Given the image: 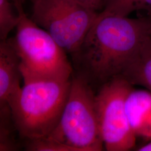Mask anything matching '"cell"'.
<instances>
[{
	"mask_svg": "<svg viewBox=\"0 0 151 151\" xmlns=\"http://www.w3.org/2000/svg\"><path fill=\"white\" fill-rule=\"evenodd\" d=\"M20 20L18 12L15 14L10 0H0V39L5 40L10 32L17 27Z\"/></svg>",
	"mask_w": 151,
	"mask_h": 151,
	"instance_id": "12",
	"label": "cell"
},
{
	"mask_svg": "<svg viewBox=\"0 0 151 151\" xmlns=\"http://www.w3.org/2000/svg\"><path fill=\"white\" fill-rule=\"evenodd\" d=\"M138 151H151V140L148 143L141 146L137 150Z\"/></svg>",
	"mask_w": 151,
	"mask_h": 151,
	"instance_id": "15",
	"label": "cell"
},
{
	"mask_svg": "<svg viewBox=\"0 0 151 151\" xmlns=\"http://www.w3.org/2000/svg\"><path fill=\"white\" fill-rule=\"evenodd\" d=\"M67 81L24 82L10 103L17 133L25 140L47 137L55 128L69 94Z\"/></svg>",
	"mask_w": 151,
	"mask_h": 151,
	"instance_id": "2",
	"label": "cell"
},
{
	"mask_svg": "<svg viewBox=\"0 0 151 151\" xmlns=\"http://www.w3.org/2000/svg\"><path fill=\"white\" fill-rule=\"evenodd\" d=\"M133 86L119 76L103 84L95 93L100 134L106 151H130L135 146L137 137L125 109L126 99Z\"/></svg>",
	"mask_w": 151,
	"mask_h": 151,
	"instance_id": "6",
	"label": "cell"
},
{
	"mask_svg": "<svg viewBox=\"0 0 151 151\" xmlns=\"http://www.w3.org/2000/svg\"><path fill=\"white\" fill-rule=\"evenodd\" d=\"M30 17L67 53L80 47L99 14L75 0H34Z\"/></svg>",
	"mask_w": 151,
	"mask_h": 151,
	"instance_id": "5",
	"label": "cell"
},
{
	"mask_svg": "<svg viewBox=\"0 0 151 151\" xmlns=\"http://www.w3.org/2000/svg\"><path fill=\"white\" fill-rule=\"evenodd\" d=\"M150 36L146 16L131 19L99 14L80 47L70 54L75 72L98 89L121 76Z\"/></svg>",
	"mask_w": 151,
	"mask_h": 151,
	"instance_id": "1",
	"label": "cell"
},
{
	"mask_svg": "<svg viewBox=\"0 0 151 151\" xmlns=\"http://www.w3.org/2000/svg\"><path fill=\"white\" fill-rule=\"evenodd\" d=\"M25 148L30 151H77L72 147L47 138L26 140Z\"/></svg>",
	"mask_w": 151,
	"mask_h": 151,
	"instance_id": "13",
	"label": "cell"
},
{
	"mask_svg": "<svg viewBox=\"0 0 151 151\" xmlns=\"http://www.w3.org/2000/svg\"><path fill=\"white\" fill-rule=\"evenodd\" d=\"M99 13L104 10L109 0H75Z\"/></svg>",
	"mask_w": 151,
	"mask_h": 151,
	"instance_id": "14",
	"label": "cell"
},
{
	"mask_svg": "<svg viewBox=\"0 0 151 151\" xmlns=\"http://www.w3.org/2000/svg\"><path fill=\"white\" fill-rule=\"evenodd\" d=\"M16 129L9 105L0 106V151H17L20 145L15 139Z\"/></svg>",
	"mask_w": 151,
	"mask_h": 151,
	"instance_id": "10",
	"label": "cell"
},
{
	"mask_svg": "<svg viewBox=\"0 0 151 151\" xmlns=\"http://www.w3.org/2000/svg\"><path fill=\"white\" fill-rule=\"evenodd\" d=\"M82 76L74 72L60 122L47 138L77 151H103L95 104V92Z\"/></svg>",
	"mask_w": 151,
	"mask_h": 151,
	"instance_id": "4",
	"label": "cell"
},
{
	"mask_svg": "<svg viewBox=\"0 0 151 151\" xmlns=\"http://www.w3.org/2000/svg\"><path fill=\"white\" fill-rule=\"evenodd\" d=\"M14 3L20 20L15 36L8 39L20 58L24 82L70 80L73 69L67 53L48 32L27 17L22 2Z\"/></svg>",
	"mask_w": 151,
	"mask_h": 151,
	"instance_id": "3",
	"label": "cell"
},
{
	"mask_svg": "<svg viewBox=\"0 0 151 151\" xmlns=\"http://www.w3.org/2000/svg\"><path fill=\"white\" fill-rule=\"evenodd\" d=\"M120 77L133 86H140L151 92V37L146 39L127 65Z\"/></svg>",
	"mask_w": 151,
	"mask_h": 151,
	"instance_id": "9",
	"label": "cell"
},
{
	"mask_svg": "<svg viewBox=\"0 0 151 151\" xmlns=\"http://www.w3.org/2000/svg\"><path fill=\"white\" fill-rule=\"evenodd\" d=\"M133 12H145V16H151V0H109L100 14L127 17Z\"/></svg>",
	"mask_w": 151,
	"mask_h": 151,
	"instance_id": "11",
	"label": "cell"
},
{
	"mask_svg": "<svg viewBox=\"0 0 151 151\" xmlns=\"http://www.w3.org/2000/svg\"><path fill=\"white\" fill-rule=\"evenodd\" d=\"M148 19V27H149V32L150 35L151 37V16H146Z\"/></svg>",
	"mask_w": 151,
	"mask_h": 151,
	"instance_id": "16",
	"label": "cell"
},
{
	"mask_svg": "<svg viewBox=\"0 0 151 151\" xmlns=\"http://www.w3.org/2000/svg\"><path fill=\"white\" fill-rule=\"evenodd\" d=\"M20 60L9 39L0 42V106L9 105L20 90Z\"/></svg>",
	"mask_w": 151,
	"mask_h": 151,
	"instance_id": "7",
	"label": "cell"
},
{
	"mask_svg": "<svg viewBox=\"0 0 151 151\" xmlns=\"http://www.w3.org/2000/svg\"><path fill=\"white\" fill-rule=\"evenodd\" d=\"M125 109L135 136L151 139V92L133 88L127 97Z\"/></svg>",
	"mask_w": 151,
	"mask_h": 151,
	"instance_id": "8",
	"label": "cell"
},
{
	"mask_svg": "<svg viewBox=\"0 0 151 151\" xmlns=\"http://www.w3.org/2000/svg\"><path fill=\"white\" fill-rule=\"evenodd\" d=\"M10 1H14V2H24V1H27V0H10ZM30 1H34V0H30Z\"/></svg>",
	"mask_w": 151,
	"mask_h": 151,
	"instance_id": "17",
	"label": "cell"
}]
</instances>
